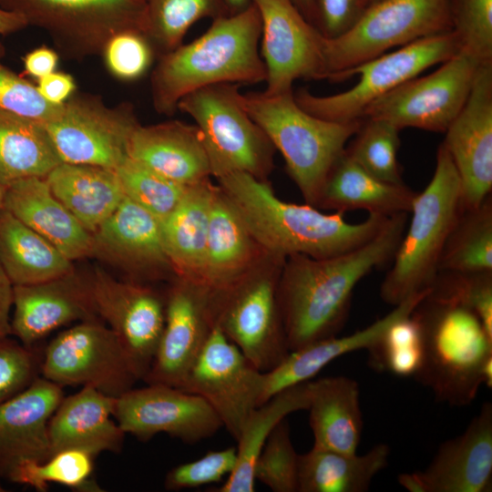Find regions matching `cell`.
<instances>
[{
    "instance_id": "45",
    "label": "cell",
    "mask_w": 492,
    "mask_h": 492,
    "mask_svg": "<svg viewBox=\"0 0 492 492\" xmlns=\"http://www.w3.org/2000/svg\"><path fill=\"white\" fill-rule=\"evenodd\" d=\"M298 456L284 418L273 428L255 462V480L273 492H297Z\"/></svg>"
},
{
    "instance_id": "15",
    "label": "cell",
    "mask_w": 492,
    "mask_h": 492,
    "mask_svg": "<svg viewBox=\"0 0 492 492\" xmlns=\"http://www.w3.org/2000/svg\"><path fill=\"white\" fill-rule=\"evenodd\" d=\"M262 375L222 331L212 325L179 389L204 399L237 440L247 417L260 405Z\"/></svg>"
},
{
    "instance_id": "38",
    "label": "cell",
    "mask_w": 492,
    "mask_h": 492,
    "mask_svg": "<svg viewBox=\"0 0 492 492\" xmlns=\"http://www.w3.org/2000/svg\"><path fill=\"white\" fill-rule=\"evenodd\" d=\"M439 272H492V200L462 210L443 248Z\"/></svg>"
},
{
    "instance_id": "50",
    "label": "cell",
    "mask_w": 492,
    "mask_h": 492,
    "mask_svg": "<svg viewBox=\"0 0 492 492\" xmlns=\"http://www.w3.org/2000/svg\"><path fill=\"white\" fill-rule=\"evenodd\" d=\"M237 448L208 451L203 456L171 468L164 479L169 491L198 487L218 483L229 476L236 466Z\"/></svg>"
},
{
    "instance_id": "56",
    "label": "cell",
    "mask_w": 492,
    "mask_h": 492,
    "mask_svg": "<svg viewBox=\"0 0 492 492\" xmlns=\"http://www.w3.org/2000/svg\"><path fill=\"white\" fill-rule=\"evenodd\" d=\"M303 16L314 26L313 0H292Z\"/></svg>"
},
{
    "instance_id": "28",
    "label": "cell",
    "mask_w": 492,
    "mask_h": 492,
    "mask_svg": "<svg viewBox=\"0 0 492 492\" xmlns=\"http://www.w3.org/2000/svg\"><path fill=\"white\" fill-rule=\"evenodd\" d=\"M3 208L72 261L92 256V233L54 196L45 178H25L5 186Z\"/></svg>"
},
{
    "instance_id": "27",
    "label": "cell",
    "mask_w": 492,
    "mask_h": 492,
    "mask_svg": "<svg viewBox=\"0 0 492 492\" xmlns=\"http://www.w3.org/2000/svg\"><path fill=\"white\" fill-rule=\"evenodd\" d=\"M429 292L426 289L409 296L383 318L350 335L324 338L290 351L278 365L263 373L260 405L285 388L312 380L334 359L369 349L394 322L411 314Z\"/></svg>"
},
{
    "instance_id": "19",
    "label": "cell",
    "mask_w": 492,
    "mask_h": 492,
    "mask_svg": "<svg viewBox=\"0 0 492 492\" xmlns=\"http://www.w3.org/2000/svg\"><path fill=\"white\" fill-rule=\"evenodd\" d=\"M443 146L461 182L462 210L478 207L492 190V61L483 63Z\"/></svg>"
},
{
    "instance_id": "49",
    "label": "cell",
    "mask_w": 492,
    "mask_h": 492,
    "mask_svg": "<svg viewBox=\"0 0 492 492\" xmlns=\"http://www.w3.org/2000/svg\"><path fill=\"white\" fill-rule=\"evenodd\" d=\"M42 355L11 335L0 339V405L26 389L38 376Z\"/></svg>"
},
{
    "instance_id": "7",
    "label": "cell",
    "mask_w": 492,
    "mask_h": 492,
    "mask_svg": "<svg viewBox=\"0 0 492 492\" xmlns=\"http://www.w3.org/2000/svg\"><path fill=\"white\" fill-rule=\"evenodd\" d=\"M452 31L449 0H381L343 34L323 39L325 79L421 38Z\"/></svg>"
},
{
    "instance_id": "46",
    "label": "cell",
    "mask_w": 492,
    "mask_h": 492,
    "mask_svg": "<svg viewBox=\"0 0 492 492\" xmlns=\"http://www.w3.org/2000/svg\"><path fill=\"white\" fill-rule=\"evenodd\" d=\"M452 31L461 50L492 61V0H449Z\"/></svg>"
},
{
    "instance_id": "22",
    "label": "cell",
    "mask_w": 492,
    "mask_h": 492,
    "mask_svg": "<svg viewBox=\"0 0 492 492\" xmlns=\"http://www.w3.org/2000/svg\"><path fill=\"white\" fill-rule=\"evenodd\" d=\"M92 320L100 319L87 278L76 271L44 282L14 285L11 336L27 347L62 326Z\"/></svg>"
},
{
    "instance_id": "37",
    "label": "cell",
    "mask_w": 492,
    "mask_h": 492,
    "mask_svg": "<svg viewBox=\"0 0 492 492\" xmlns=\"http://www.w3.org/2000/svg\"><path fill=\"white\" fill-rule=\"evenodd\" d=\"M62 163L44 123L0 109V183L46 175Z\"/></svg>"
},
{
    "instance_id": "59",
    "label": "cell",
    "mask_w": 492,
    "mask_h": 492,
    "mask_svg": "<svg viewBox=\"0 0 492 492\" xmlns=\"http://www.w3.org/2000/svg\"><path fill=\"white\" fill-rule=\"evenodd\" d=\"M5 187L0 183V210L3 208Z\"/></svg>"
},
{
    "instance_id": "4",
    "label": "cell",
    "mask_w": 492,
    "mask_h": 492,
    "mask_svg": "<svg viewBox=\"0 0 492 492\" xmlns=\"http://www.w3.org/2000/svg\"><path fill=\"white\" fill-rule=\"evenodd\" d=\"M414 312L424 337L416 381L456 406L474 401L481 384L492 387V334L474 312L427 296Z\"/></svg>"
},
{
    "instance_id": "40",
    "label": "cell",
    "mask_w": 492,
    "mask_h": 492,
    "mask_svg": "<svg viewBox=\"0 0 492 492\" xmlns=\"http://www.w3.org/2000/svg\"><path fill=\"white\" fill-rule=\"evenodd\" d=\"M94 456L83 450L59 451L45 461L25 460L8 475L12 483L26 485L46 492L49 483H57L75 491L97 492L100 487L92 480Z\"/></svg>"
},
{
    "instance_id": "55",
    "label": "cell",
    "mask_w": 492,
    "mask_h": 492,
    "mask_svg": "<svg viewBox=\"0 0 492 492\" xmlns=\"http://www.w3.org/2000/svg\"><path fill=\"white\" fill-rule=\"evenodd\" d=\"M27 26V21L23 15L0 7V35L15 33Z\"/></svg>"
},
{
    "instance_id": "33",
    "label": "cell",
    "mask_w": 492,
    "mask_h": 492,
    "mask_svg": "<svg viewBox=\"0 0 492 492\" xmlns=\"http://www.w3.org/2000/svg\"><path fill=\"white\" fill-rule=\"evenodd\" d=\"M54 196L91 233L125 198L114 169L60 163L45 178Z\"/></svg>"
},
{
    "instance_id": "51",
    "label": "cell",
    "mask_w": 492,
    "mask_h": 492,
    "mask_svg": "<svg viewBox=\"0 0 492 492\" xmlns=\"http://www.w3.org/2000/svg\"><path fill=\"white\" fill-rule=\"evenodd\" d=\"M314 26L327 38L346 32L364 11L361 0H313Z\"/></svg>"
},
{
    "instance_id": "14",
    "label": "cell",
    "mask_w": 492,
    "mask_h": 492,
    "mask_svg": "<svg viewBox=\"0 0 492 492\" xmlns=\"http://www.w3.org/2000/svg\"><path fill=\"white\" fill-rule=\"evenodd\" d=\"M138 124L129 104L108 107L98 97L75 93L44 126L62 163L115 169L128 157Z\"/></svg>"
},
{
    "instance_id": "35",
    "label": "cell",
    "mask_w": 492,
    "mask_h": 492,
    "mask_svg": "<svg viewBox=\"0 0 492 492\" xmlns=\"http://www.w3.org/2000/svg\"><path fill=\"white\" fill-rule=\"evenodd\" d=\"M390 452L386 444L362 456L313 446L298 456L297 492H365L387 467Z\"/></svg>"
},
{
    "instance_id": "16",
    "label": "cell",
    "mask_w": 492,
    "mask_h": 492,
    "mask_svg": "<svg viewBox=\"0 0 492 492\" xmlns=\"http://www.w3.org/2000/svg\"><path fill=\"white\" fill-rule=\"evenodd\" d=\"M261 22L260 53L266 95L292 90L297 79H325L323 36L292 0H252Z\"/></svg>"
},
{
    "instance_id": "30",
    "label": "cell",
    "mask_w": 492,
    "mask_h": 492,
    "mask_svg": "<svg viewBox=\"0 0 492 492\" xmlns=\"http://www.w3.org/2000/svg\"><path fill=\"white\" fill-rule=\"evenodd\" d=\"M259 246L220 187L213 191L202 288L227 290L246 278Z\"/></svg>"
},
{
    "instance_id": "41",
    "label": "cell",
    "mask_w": 492,
    "mask_h": 492,
    "mask_svg": "<svg viewBox=\"0 0 492 492\" xmlns=\"http://www.w3.org/2000/svg\"><path fill=\"white\" fill-rule=\"evenodd\" d=\"M399 131L387 120L363 119L345 152L374 177L392 184H404L397 160Z\"/></svg>"
},
{
    "instance_id": "34",
    "label": "cell",
    "mask_w": 492,
    "mask_h": 492,
    "mask_svg": "<svg viewBox=\"0 0 492 492\" xmlns=\"http://www.w3.org/2000/svg\"><path fill=\"white\" fill-rule=\"evenodd\" d=\"M0 264L13 285L44 282L76 271L70 259L4 208L0 210Z\"/></svg>"
},
{
    "instance_id": "54",
    "label": "cell",
    "mask_w": 492,
    "mask_h": 492,
    "mask_svg": "<svg viewBox=\"0 0 492 492\" xmlns=\"http://www.w3.org/2000/svg\"><path fill=\"white\" fill-rule=\"evenodd\" d=\"M14 285L0 264V339L11 335Z\"/></svg>"
},
{
    "instance_id": "18",
    "label": "cell",
    "mask_w": 492,
    "mask_h": 492,
    "mask_svg": "<svg viewBox=\"0 0 492 492\" xmlns=\"http://www.w3.org/2000/svg\"><path fill=\"white\" fill-rule=\"evenodd\" d=\"M113 417L126 434L141 441L165 433L192 445L212 436L222 426L204 399L159 384L133 387L116 397Z\"/></svg>"
},
{
    "instance_id": "32",
    "label": "cell",
    "mask_w": 492,
    "mask_h": 492,
    "mask_svg": "<svg viewBox=\"0 0 492 492\" xmlns=\"http://www.w3.org/2000/svg\"><path fill=\"white\" fill-rule=\"evenodd\" d=\"M308 410L313 446L343 454L357 453L363 430L357 381L347 376L311 380Z\"/></svg>"
},
{
    "instance_id": "8",
    "label": "cell",
    "mask_w": 492,
    "mask_h": 492,
    "mask_svg": "<svg viewBox=\"0 0 492 492\" xmlns=\"http://www.w3.org/2000/svg\"><path fill=\"white\" fill-rule=\"evenodd\" d=\"M241 85L207 86L184 96L177 109L200 129L216 179L241 171L264 179L273 167L275 149L242 107Z\"/></svg>"
},
{
    "instance_id": "21",
    "label": "cell",
    "mask_w": 492,
    "mask_h": 492,
    "mask_svg": "<svg viewBox=\"0 0 492 492\" xmlns=\"http://www.w3.org/2000/svg\"><path fill=\"white\" fill-rule=\"evenodd\" d=\"M209 292L179 280L165 298V322L159 343L142 381L179 388L212 328Z\"/></svg>"
},
{
    "instance_id": "31",
    "label": "cell",
    "mask_w": 492,
    "mask_h": 492,
    "mask_svg": "<svg viewBox=\"0 0 492 492\" xmlns=\"http://www.w3.org/2000/svg\"><path fill=\"white\" fill-rule=\"evenodd\" d=\"M415 195L405 183L392 184L374 177L344 149L329 172L315 208L343 213L362 210L390 217L410 212Z\"/></svg>"
},
{
    "instance_id": "10",
    "label": "cell",
    "mask_w": 492,
    "mask_h": 492,
    "mask_svg": "<svg viewBox=\"0 0 492 492\" xmlns=\"http://www.w3.org/2000/svg\"><path fill=\"white\" fill-rule=\"evenodd\" d=\"M279 279L272 272L248 275L227 290L209 292L212 325L262 373L290 353L278 302Z\"/></svg>"
},
{
    "instance_id": "20",
    "label": "cell",
    "mask_w": 492,
    "mask_h": 492,
    "mask_svg": "<svg viewBox=\"0 0 492 492\" xmlns=\"http://www.w3.org/2000/svg\"><path fill=\"white\" fill-rule=\"evenodd\" d=\"M492 477V405L478 414L458 436L438 448L424 471L405 473L399 484L410 492H484Z\"/></svg>"
},
{
    "instance_id": "3",
    "label": "cell",
    "mask_w": 492,
    "mask_h": 492,
    "mask_svg": "<svg viewBox=\"0 0 492 492\" xmlns=\"http://www.w3.org/2000/svg\"><path fill=\"white\" fill-rule=\"evenodd\" d=\"M261 34V16L252 3L241 12L213 19L200 36L159 56L150 78L156 111L171 116L184 96L207 86L265 81Z\"/></svg>"
},
{
    "instance_id": "44",
    "label": "cell",
    "mask_w": 492,
    "mask_h": 492,
    "mask_svg": "<svg viewBox=\"0 0 492 492\" xmlns=\"http://www.w3.org/2000/svg\"><path fill=\"white\" fill-rule=\"evenodd\" d=\"M427 297L471 310L492 334V272H439Z\"/></svg>"
},
{
    "instance_id": "13",
    "label": "cell",
    "mask_w": 492,
    "mask_h": 492,
    "mask_svg": "<svg viewBox=\"0 0 492 492\" xmlns=\"http://www.w3.org/2000/svg\"><path fill=\"white\" fill-rule=\"evenodd\" d=\"M482 64L460 50L431 74L417 76L374 101L362 119L387 120L400 130L445 132L466 103Z\"/></svg>"
},
{
    "instance_id": "29",
    "label": "cell",
    "mask_w": 492,
    "mask_h": 492,
    "mask_svg": "<svg viewBox=\"0 0 492 492\" xmlns=\"http://www.w3.org/2000/svg\"><path fill=\"white\" fill-rule=\"evenodd\" d=\"M209 179L189 185L160 221L164 247L179 280L202 288L212 195Z\"/></svg>"
},
{
    "instance_id": "58",
    "label": "cell",
    "mask_w": 492,
    "mask_h": 492,
    "mask_svg": "<svg viewBox=\"0 0 492 492\" xmlns=\"http://www.w3.org/2000/svg\"><path fill=\"white\" fill-rule=\"evenodd\" d=\"M381 0H361V3L363 5V6L364 7V9L368 6H370L371 5H374L377 2H379Z\"/></svg>"
},
{
    "instance_id": "36",
    "label": "cell",
    "mask_w": 492,
    "mask_h": 492,
    "mask_svg": "<svg viewBox=\"0 0 492 492\" xmlns=\"http://www.w3.org/2000/svg\"><path fill=\"white\" fill-rule=\"evenodd\" d=\"M311 381V380H310ZM310 381L285 388L251 411L236 440L237 463L215 492H253L254 465L273 428L288 415L308 410Z\"/></svg>"
},
{
    "instance_id": "57",
    "label": "cell",
    "mask_w": 492,
    "mask_h": 492,
    "mask_svg": "<svg viewBox=\"0 0 492 492\" xmlns=\"http://www.w3.org/2000/svg\"><path fill=\"white\" fill-rule=\"evenodd\" d=\"M229 15L243 11L252 4V0H224Z\"/></svg>"
},
{
    "instance_id": "25",
    "label": "cell",
    "mask_w": 492,
    "mask_h": 492,
    "mask_svg": "<svg viewBox=\"0 0 492 492\" xmlns=\"http://www.w3.org/2000/svg\"><path fill=\"white\" fill-rule=\"evenodd\" d=\"M128 155L151 170L189 186L209 179L210 159L196 125L179 120L142 126L131 134Z\"/></svg>"
},
{
    "instance_id": "9",
    "label": "cell",
    "mask_w": 492,
    "mask_h": 492,
    "mask_svg": "<svg viewBox=\"0 0 492 492\" xmlns=\"http://www.w3.org/2000/svg\"><path fill=\"white\" fill-rule=\"evenodd\" d=\"M461 50L453 31L421 38L394 51L368 60L345 73L343 81L355 75L351 88L329 96H317L306 88L293 92L297 104L306 112L331 121L363 120L364 110L374 101L443 63Z\"/></svg>"
},
{
    "instance_id": "39",
    "label": "cell",
    "mask_w": 492,
    "mask_h": 492,
    "mask_svg": "<svg viewBox=\"0 0 492 492\" xmlns=\"http://www.w3.org/2000/svg\"><path fill=\"white\" fill-rule=\"evenodd\" d=\"M227 15L224 0H146L143 32L161 56L180 46L197 21Z\"/></svg>"
},
{
    "instance_id": "24",
    "label": "cell",
    "mask_w": 492,
    "mask_h": 492,
    "mask_svg": "<svg viewBox=\"0 0 492 492\" xmlns=\"http://www.w3.org/2000/svg\"><path fill=\"white\" fill-rule=\"evenodd\" d=\"M92 237V256L128 272L150 275L156 269L171 268L160 220L127 197Z\"/></svg>"
},
{
    "instance_id": "6",
    "label": "cell",
    "mask_w": 492,
    "mask_h": 492,
    "mask_svg": "<svg viewBox=\"0 0 492 492\" xmlns=\"http://www.w3.org/2000/svg\"><path fill=\"white\" fill-rule=\"evenodd\" d=\"M461 211L460 179L441 143L434 175L413 200L408 228L380 286V297L384 302L395 306L430 288L438 273L445 243Z\"/></svg>"
},
{
    "instance_id": "42",
    "label": "cell",
    "mask_w": 492,
    "mask_h": 492,
    "mask_svg": "<svg viewBox=\"0 0 492 492\" xmlns=\"http://www.w3.org/2000/svg\"><path fill=\"white\" fill-rule=\"evenodd\" d=\"M414 311L394 322L367 349L373 368L402 377H414L417 374L423 363L424 337L420 320Z\"/></svg>"
},
{
    "instance_id": "26",
    "label": "cell",
    "mask_w": 492,
    "mask_h": 492,
    "mask_svg": "<svg viewBox=\"0 0 492 492\" xmlns=\"http://www.w3.org/2000/svg\"><path fill=\"white\" fill-rule=\"evenodd\" d=\"M115 398L87 385L64 396L48 422L50 456L67 449L94 457L121 451L126 433L111 418Z\"/></svg>"
},
{
    "instance_id": "1",
    "label": "cell",
    "mask_w": 492,
    "mask_h": 492,
    "mask_svg": "<svg viewBox=\"0 0 492 492\" xmlns=\"http://www.w3.org/2000/svg\"><path fill=\"white\" fill-rule=\"evenodd\" d=\"M406 223L407 213L390 216L368 241L335 256L287 257L277 294L290 351L337 335L349 315L355 286L393 260Z\"/></svg>"
},
{
    "instance_id": "48",
    "label": "cell",
    "mask_w": 492,
    "mask_h": 492,
    "mask_svg": "<svg viewBox=\"0 0 492 492\" xmlns=\"http://www.w3.org/2000/svg\"><path fill=\"white\" fill-rule=\"evenodd\" d=\"M4 56L5 46L0 43V109L42 123L56 118L62 105H55L43 98L36 85L2 62Z\"/></svg>"
},
{
    "instance_id": "12",
    "label": "cell",
    "mask_w": 492,
    "mask_h": 492,
    "mask_svg": "<svg viewBox=\"0 0 492 492\" xmlns=\"http://www.w3.org/2000/svg\"><path fill=\"white\" fill-rule=\"evenodd\" d=\"M40 375L61 387L92 386L118 397L139 378L117 334L100 320L64 330L42 354Z\"/></svg>"
},
{
    "instance_id": "5",
    "label": "cell",
    "mask_w": 492,
    "mask_h": 492,
    "mask_svg": "<svg viewBox=\"0 0 492 492\" xmlns=\"http://www.w3.org/2000/svg\"><path fill=\"white\" fill-rule=\"evenodd\" d=\"M242 107L282 155L307 204L315 207L323 185L363 120L317 118L295 101L293 90L278 95L241 93Z\"/></svg>"
},
{
    "instance_id": "43",
    "label": "cell",
    "mask_w": 492,
    "mask_h": 492,
    "mask_svg": "<svg viewBox=\"0 0 492 492\" xmlns=\"http://www.w3.org/2000/svg\"><path fill=\"white\" fill-rule=\"evenodd\" d=\"M114 170L125 197L160 221L174 210L188 187L161 176L129 157Z\"/></svg>"
},
{
    "instance_id": "11",
    "label": "cell",
    "mask_w": 492,
    "mask_h": 492,
    "mask_svg": "<svg viewBox=\"0 0 492 492\" xmlns=\"http://www.w3.org/2000/svg\"><path fill=\"white\" fill-rule=\"evenodd\" d=\"M0 7L46 30L68 56L85 57L118 32H143L146 0H0Z\"/></svg>"
},
{
    "instance_id": "52",
    "label": "cell",
    "mask_w": 492,
    "mask_h": 492,
    "mask_svg": "<svg viewBox=\"0 0 492 492\" xmlns=\"http://www.w3.org/2000/svg\"><path fill=\"white\" fill-rule=\"evenodd\" d=\"M36 86L42 97L55 105H63L77 89L71 75L56 71L37 79Z\"/></svg>"
},
{
    "instance_id": "60",
    "label": "cell",
    "mask_w": 492,
    "mask_h": 492,
    "mask_svg": "<svg viewBox=\"0 0 492 492\" xmlns=\"http://www.w3.org/2000/svg\"><path fill=\"white\" fill-rule=\"evenodd\" d=\"M4 491H5V489L4 486L2 485V483L0 481V492H4Z\"/></svg>"
},
{
    "instance_id": "53",
    "label": "cell",
    "mask_w": 492,
    "mask_h": 492,
    "mask_svg": "<svg viewBox=\"0 0 492 492\" xmlns=\"http://www.w3.org/2000/svg\"><path fill=\"white\" fill-rule=\"evenodd\" d=\"M58 64L57 53L46 46H38L26 53L23 57L24 71L22 76L39 79L56 71Z\"/></svg>"
},
{
    "instance_id": "23",
    "label": "cell",
    "mask_w": 492,
    "mask_h": 492,
    "mask_svg": "<svg viewBox=\"0 0 492 492\" xmlns=\"http://www.w3.org/2000/svg\"><path fill=\"white\" fill-rule=\"evenodd\" d=\"M64 396L63 387L40 375L0 405V478L25 460L50 457L48 422Z\"/></svg>"
},
{
    "instance_id": "2",
    "label": "cell",
    "mask_w": 492,
    "mask_h": 492,
    "mask_svg": "<svg viewBox=\"0 0 492 492\" xmlns=\"http://www.w3.org/2000/svg\"><path fill=\"white\" fill-rule=\"evenodd\" d=\"M256 243L275 260L302 254L322 259L354 250L368 241L389 217L368 214L359 223L343 212L326 214L310 204L279 199L264 180L235 171L217 179Z\"/></svg>"
},
{
    "instance_id": "17",
    "label": "cell",
    "mask_w": 492,
    "mask_h": 492,
    "mask_svg": "<svg viewBox=\"0 0 492 492\" xmlns=\"http://www.w3.org/2000/svg\"><path fill=\"white\" fill-rule=\"evenodd\" d=\"M100 320L117 334L142 380L154 359L165 322V300L143 284L100 269L87 275Z\"/></svg>"
},
{
    "instance_id": "47",
    "label": "cell",
    "mask_w": 492,
    "mask_h": 492,
    "mask_svg": "<svg viewBox=\"0 0 492 492\" xmlns=\"http://www.w3.org/2000/svg\"><path fill=\"white\" fill-rule=\"evenodd\" d=\"M102 54L112 76L120 80L133 81L147 73L155 50L142 31L128 29L111 36L103 47Z\"/></svg>"
}]
</instances>
